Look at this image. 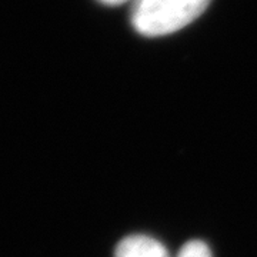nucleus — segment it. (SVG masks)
Wrapping results in <instances>:
<instances>
[{"label": "nucleus", "mask_w": 257, "mask_h": 257, "mask_svg": "<svg viewBox=\"0 0 257 257\" xmlns=\"http://www.w3.org/2000/svg\"><path fill=\"white\" fill-rule=\"evenodd\" d=\"M114 257H170V254L159 240L145 234H133L117 244Z\"/></svg>", "instance_id": "f03ea898"}, {"label": "nucleus", "mask_w": 257, "mask_h": 257, "mask_svg": "<svg viewBox=\"0 0 257 257\" xmlns=\"http://www.w3.org/2000/svg\"><path fill=\"white\" fill-rule=\"evenodd\" d=\"M210 0H138L133 25L145 36H163L180 30L202 15Z\"/></svg>", "instance_id": "f257e3e1"}, {"label": "nucleus", "mask_w": 257, "mask_h": 257, "mask_svg": "<svg viewBox=\"0 0 257 257\" xmlns=\"http://www.w3.org/2000/svg\"><path fill=\"white\" fill-rule=\"evenodd\" d=\"M100 2L106 3V5H120V3H123L126 0H100Z\"/></svg>", "instance_id": "20e7f679"}, {"label": "nucleus", "mask_w": 257, "mask_h": 257, "mask_svg": "<svg viewBox=\"0 0 257 257\" xmlns=\"http://www.w3.org/2000/svg\"><path fill=\"white\" fill-rule=\"evenodd\" d=\"M177 257H211V251L202 240H192L180 248Z\"/></svg>", "instance_id": "7ed1b4c3"}]
</instances>
